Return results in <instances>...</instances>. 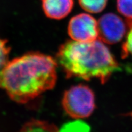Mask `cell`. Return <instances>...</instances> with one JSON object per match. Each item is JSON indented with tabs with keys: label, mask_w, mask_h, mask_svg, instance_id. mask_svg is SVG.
Returning a JSON list of instances; mask_svg holds the SVG:
<instances>
[{
	"label": "cell",
	"mask_w": 132,
	"mask_h": 132,
	"mask_svg": "<svg viewBox=\"0 0 132 132\" xmlns=\"http://www.w3.org/2000/svg\"><path fill=\"white\" fill-rule=\"evenodd\" d=\"M57 63L50 56L29 52L8 61L0 70V89L13 101L24 104L54 88Z\"/></svg>",
	"instance_id": "1"
},
{
	"label": "cell",
	"mask_w": 132,
	"mask_h": 132,
	"mask_svg": "<svg viewBox=\"0 0 132 132\" xmlns=\"http://www.w3.org/2000/svg\"><path fill=\"white\" fill-rule=\"evenodd\" d=\"M56 60L69 79H97L105 84L120 70L110 50L99 39L89 42L67 41L59 47Z\"/></svg>",
	"instance_id": "2"
},
{
	"label": "cell",
	"mask_w": 132,
	"mask_h": 132,
	"mask_svg": "<svg viewBox=\"0 0 132 132\" xmlns=\"http://www.w3.org/2000/svg\"><path fill=\"white\" fill-rule=\"evenodd\" d=\"M62 106L65 113L75 119L89 117L95 108V95L88 86H73L64 92Z\"/></svg>",
	"instance_id": "3"
},
{
	"label": "cell",
	"mask_w": 132,
	"mask_h": 132,
	"mask_svg": "<svg viewBox=\"0 0 132 132\" xmlns=\"http://www.w3.org/2000/svg\"><path fill=\"white\" fill-rule=\"evenodd\" d=\"M67 31L73 40L81 42H92L98 37V21L88 14H77L70 19Z\"/></svg>",
	"instance_id": "4"
},
{
	"label": "cell",
	"mask_w": 132,
	"mask_h": 132,
	"mask_svg": "<svg viewBox=\"0 0 132 132\" xmlns=\"http://www.w3.org/2000/svg\"><path fill=\"white\" fill-rule=\"evenodd\" d=\"M127 24L113 13L102 15L98 21V39L104 44H115L120 42L127 32Z\"/></svg>",
	"instance_id": "5"
},
{
	"label": "cell",
	"mask_w": 132,
	"mask_h": 132,
	"mask_svg": "<svg viewBox=\"0 0 132 132\" xmlns=\"http://www.w3.org/2000/svg\"><path fill=\"white\" fill-rule=\"evenodd\" d=\"M73 0H42V7L48 18L61 20L70 14L73 7Z\"/></svg>",
	"instance_id": "6"
},
{
	"label": "cell",
	"mask_w": 132,
	"mask_h": 132,
	"mask_svg": "<svg viewBox=\"0 0 132 132\" xmlns=\"http://www.w3.org/2000/svg\"><path fill=\"white\" fill-rule=\"evenodd\" d=\"M58 128L54 124L45 120L31 119L26 122L19 132H57Z\"/></svg>",
	"instance_id": "7"
},
{
	"label": "cell",
	"mask_w": 132,
	"mask_h": 132,
	"mask_svg": "<svg viewBox=\"0 0 132 132\" xmlns=\"http://www.w3.org/2000/svg\"><path fill=\"white\" fill-rule=\"evenodd\" d=\"M82 9L87 12L97 14L106 7L108 0H78Z\"/></svg>",
	"instance_id": "8"
},
{
	"label": "cell",
	"mask_w": 132,
	"mask_h": 132,
	"mask_svg": "<svg viewBox=\"0 0 132 132\" xmlns=\"http://www.w3.org/2000/svg\"><path fill=\"white\" fill-rule=\"evenodd\" d=\"M128 31L126 39L122 47V57L123 59L131 56L132 57V18L127 19Z\"/></svg>",
	"instance_id": "9"
},
{
	"label": "cell",
	"mask_w": 132,
	"mask_h": 132,
	"mask_svg": "<svg viewBox=\"0 0 132 132\" xmlns=\"http://www.w3.org/2000/svg\"><path fill=\"white\" fill-rule=\"evenodd\" d=\"M57 132H90V127L81 120H76L64 124Z\"/></svg>",
	"instance_id": "10"
},
{
	"label": "cell",
	"mask_w": 132,
	"mask_h": 132,
	"mask_svg": "<svg viewBox=\"0 0 132 132\" xmlns=\"http://www.w3.org/2000/svg\"><path fill=\"white\" fill-rule=\"evenodd\" d=\"M117 9L127 19L132 18V0H117Z\"/></svg>",
	"instance_id": "11"
},
{
	"label": "cell",
	"mask_w": 132,
	"mask_h": 132,
	"mask_svg": "<svg viewBox=\"0 0 132 132\" xmlns=\"http://www.w3.org/2000/svg\"><path fill=\"white\" fill-rule=\"evenodd\" d=\"M11 47L8 45L7 41L0 38V70L9 61V54Z\"/></svg>",
	"instance_id": "12"
},
{
	"label": "cell",
	"mask_w": 132,
	"mask_h": 132,
	"mask_svg": "<svg viewBox=\"0 0 132 132\" xmlns=\"http://www.w3.org/2000/svg\"><path fill=\"white\" fill-rule=\"evenodd\" d=\"M131 116H132V113H131Z\"/></svg>",
	"instance_id": "13"
}]
</instances>
